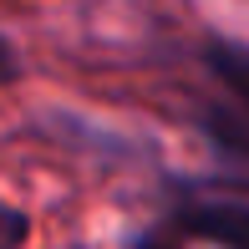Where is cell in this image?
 I'll use <instances>...</instances> for the list:
<instances>
[{"mask_svg": "<svg viewBox=\"0 0 249 249\" xmlns=\"http://www.w3.org/2000/svg\"><path fill=\"white\" fill-rule=\"evenodd\" d=\"M16 66H20V61H16V46H10V41L0 36V87H5L10 76H16Z\"/></svg>", "mask_w": 249, "mask_h": 249, "instance_id": "277c9868", "label": "cell"}, {"mask_svg": "<svg viewBox=\"0 0 249 249\" xmlns=\"http://www.w3.org/2000/svg\"><path fill=\"white\" fill-rule=\"evenodd\" d=\"M203 61H209V71L219 76L224 87H229L234 97L249 107V46L244 41H229V36H213L209 51H203Z\"/></svg>", "mask_w": 249, "mask_h": 249, "instance_id": "3957f363", "label": "cell"}, {"mask_svg": "<svg viewBox=\"0 0 249 249\" xmlns=\"http://www.w3.org/2000/svg\"><path fill=\"white\" fill-rule=\"evenodd\" d=\"M203 132H209L213 153L224 163V178L249 188V122L229 117V112H203Z\"/></svg>", "mask_w": 249, "mask_h": 249, "instance_id": "7a4b0ae2", "label": "cell"}, {"mask_svg": "<svg viewBox=\"0 0 249 249\" xmlns=\"http://www.w3.org/2000/svg\"><path fill=\"white\" fill-rule=\"evenodd\" d=\"M178 229L194 239L224 244V249H249V203L244 198H198L178 209Z\"/></svg>", "mask_w": 249, "mask_h": 249, "instance_id": "6da1fadb", "label": "cell"}]
</instances>
